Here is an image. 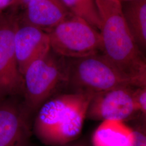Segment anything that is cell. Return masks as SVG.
I'll return each mask as SVG.
<instances>
[{"label":"cell","mask_w":146,"mask_h":146,"mask_svg":"<svg viewBox=\"0 0 146 146\" xmlns=\"http://www.w3.org/2000/svg\"><path fill=\"white\" fill-rule=\"evenodd\" d=\"M134 96L139 113L145 117L146 114V86L135 88L134 92Z\"/></svg>","instance_id":"5bb4252c"},{"label":"cell","mask_w":146,"mask_h":146,"mask_svg":"<svg viewBox=\"0 0 146 146\" xmlns=\"http://www.w3.org/2000/svg\"><path fill=\"white\" fill-rule=\"evenodd\" d=\"M122 4V13L136 44L144 54L146 48V0H131Z\"/></svg>","instance_id":"7c38bea8"},{"label":"cell","mask_w":146,"mask_h":146,"mask_svg":"<svg viewBox=\"0 0 146 146\" xmlns=\"http://www.w3.org/2000/svg\"><path fill=\"white\" fill-rule=\"evenodd\" d=\"M101 20V53L136 87L146 86L144 54L131 35L119 0H95Z\"/></svg>","instance_id":"6da1fadb"},{"label":"cell","mask_w":146,"mask_h":146,"mask_svg":"<svg viewBox=\"0 0 146 146\" xmlns=\"http://www.w3.org/2000/svg\"><path fill=\"white\" fill-rule=\"evenodd\" d=\"M51 50L68 58H78L102 52L100 32L84 19L72 15L47 32Z\"/></svg>","instance_id":"5b68a950"},{"label":"cell","mask_w":146,"mask_h":146,"mask_svg":"<svg viewBox=\"0 0 146 146\" xmlns=\"http://www.w3.org/2000/svg\"><path fill=\"white\" fill-rule=\"evenodd\" d=\"M94 95L74 92L48 100L38 110L34 121L37 138L48 146H64L78 139Z\"/></svg>","instance_id":"7a4b0ae2"},{"label":"cell","mask_w":146,"mask_h":146,"mask_svg":"<svg viewBox=\"0 0 146 146\" xmlns=\"http://www.w3.org/2000/svg\"><path fill=\"white\" fill-rule=\"evenodd\" d=\"M134 140L132 146H146V126L140 124L132 127Z\"/></svg>","instance_id":"9a60e30c"},{"label":"cell","mask_w":146,"mask_h":146,"mask_svg":"<svg viewBox=\"0 0 146 146\" xmlns=\"http://www.w3.org/2000/svg\"><path fill=\"white\" fill-rule=\"evenodd\" d=\"M132 127L116 120L102 121L91 137L92 146H132Z\"/></svg>","instance_id":"8fae6325"},{"label":"cell","mask_w":146,"mask_h":146,"mask_svg":"<svg viewBox=\"0 0 146 146\" xmlns=\"http://www.w3.org/2000/svg\"><path fill=\"white\" fill-rule=\"evenodd\" d=\"M31 0H16L14 5L12 7L14 9H15L19 8H25L27 4Z\"/></svg>","instance_id":"ac0fdd59"},{"label":"cell","mask_w":146,"mask_h":146,"mask_svg":"<svg viewBox=\"0 0 146 146\" xmlns=\"http://www.w3.org/2000/svg\"><path fill=\"white\" fill-rule=\"evenodd\" d=\"M16 0H0V13L8 8L13 7Z\"/></svg>","instance_id":"e0dca14e"},{"label":"cell","mask_w":146,"mask_h":146,"mask_svg":"<svg viewBox=\"0 0 146 146\" xmlns=\"http://www.w3.org/2000/svg\"><path fill=\"white\" fill-rule=\"evenodd\" d=\"M74 15L88 22L100 31L101 20L95 0H61Z\"/></svg>","instance_id":"4fadbf2b"},{"label":"cell","mask_w":146,"mask_h":146,"mask_svg":"<svg viewBox=\"0 0 146 146\" xmlns=\"http://www.w3.org/2000/svg\"><path fill=\"white\" fill-rule=\"evenodd\" d=\"M121 2L122 1H131V0H119Z\"/></svg>","instance_id":"d6986e66"},{"label":"cell","mask_w":146,"mask_h":146,"mask_svg":"<svg viewBox=\"0 0 146 146\" xmlns=\"http://www.w3.org/2000/svg\"><path fill=\"white\" fill-rule=\"evenodd\" d=\"M14 48L17 66L22 76L31 63L51 50L46 31L31 25H21L20 21L15 33Z\"/></svg>","instance_id":"9c48e42d"},{"label":"cell","mask_w":146,"mask_h":146,"mask_svg":"<svg viewBox=\"0 0 146 146\" xmlns=\"http://www.w3.org/2000/svg\"><path fill=\"white\" fill-rule=\"evenodd\" d=\"M74 92L95 94L120 87H136L134 82L101 52L68 58V84Z\"/></svg>","instance_id":"277c9868"},{"label":"cell","mask_w":146,"mask_h":146,"mask_svg":"<svg viewBox=\"0 0 146 146\" xmlns=\"http://www.w3.org/2000/svg\"><path fill=\"white\" fill-rule=\"evenodd\" d=\"M64 146H92L91 140L88 142L85 139H79V138L75 141H72Z\"/></svg>","instance_id":"2e32d148"},{"label":"cell","mask_w":146,"mask_h":146,"mask_svg":"<svg viewBox=\"0 0 146 146\" xmlns=\"http://www.w3.org/2000/svg\"><path fill=\"white\" fill-rule=\"evenodd\" d=\"M28 114L16 97L0 100V146H31Z\"/></svg>","instance_id":"ba28073f"},{"label":"cell","mask_w":146,"mask_h":146,"mask_svg":"<svg viewBox=\"0 0 146 146\" xmlns=\"http://www.w3.org/2000/svg\"><path fill=\"white\" fill-rule=\"evenodd\" d=\"M19 25L14 11L0 13V100L23 94V78L18 68L14 48Z\"/></svg>","instance_id":"8992f818"},{"label":"cell","mask_w":146,"mask_h":146,"mask_svg":"<svg viewBox=\"0 0 146 146\" xmlns=\"http://www.w3.org/2000/svg\"><path fill=\"white\" fill-rule=\"evenodd\" d=\"M68 58L52 50L31 63L23 75V105L27 112L38 110L58 89L68 84Z\"/></svg>","instance_id":"3957f363"},{"label":"cell","mask_w":146,"mask_h":146,"mask_svg":"<svg viewBox=\"0 0 146 146\" xmlns=\"http://www.w3.org/2000/svg\"><path fill=\"white\" fill-rule=\"evenodd\" d=\"M136 87H120L94 94L86 118L94 121H125L139 113L134 96Z\"/></svg>","instance_id":"52a82bcc"},{"label":"cell","mask_w":146,"mask_h":146,"mask_svg":"<svg viewBox=\"0 0 146 146\" xmlns=\"http://www.w3.org/2000/svg\"><path fill=\"white\" fill-rule=\"evenodd\" d=\"M24 9L23 24L44 31L51 30L73 15L61 0H31Z\"/></svg>","instance_id":"30bf717a"}]
</instances>
